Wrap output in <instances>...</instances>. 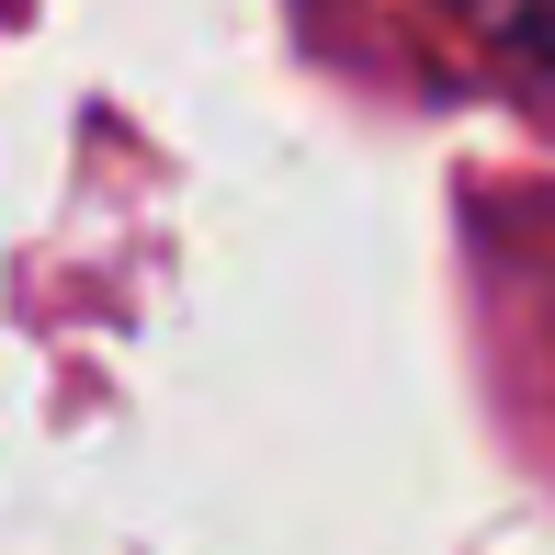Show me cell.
Returning a JSON list of instances; mask_svg holds the SVG:
<instances>
[{
	"label": "cell",
	"instance_id": "1",
	"mask_svg": "<svg viewBox=\"0 0 555 555\" xmlns=\"http://www.w3.org/2000/svg\"><path fill=\"white\" fill-rule=\"evenodd\" d=\"M442 12L465 23V35L488 46L521 91H544V103H555V0H442Z\"/></svg>",
	"mask_w": 555,
	"mask_h": 555
}]
</instances>
